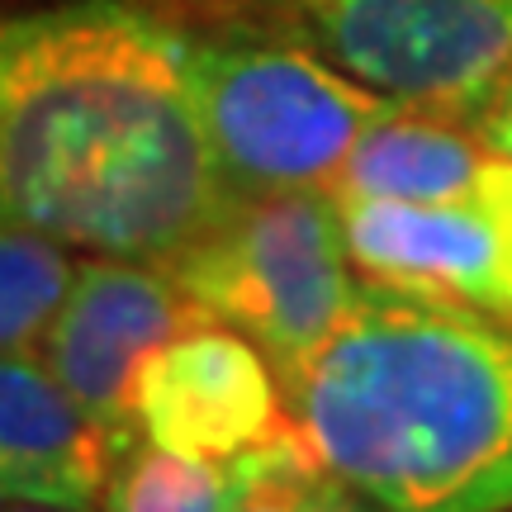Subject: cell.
<instances>
[{
	"label": "cell",
	"instance_id": "obj_1",
	"mask_svg": "<svg viewBox=\"0 0 512 512\" xmlns=\"http://www.w3.org/2000/svg\"><path fill=\"white\" fill-rule=\"evenodd\" d=\"M5 219L95 256L171 266L233 204L190 43L124 0H72L0 34Z\"/></svg>",
	"mask_w": 512,
	"mask_h": 512
},
{
	"label": "cell",
	"instance_id": "obj_8",
	"mask_svg": "<svg viewBox=\"0 0 512 512\" xmlns=\"http://www.w3.org/2000/svg\"><path fill=\"white\" fill-rule=\"evenodd\" d=\"M143 437L185 460H238L290 427L280 375L252 337L200 323L147 361L138 380Z\"/></svg>",
	"mask_w": 512,
	"mask_h": 512
},
{
	"label": "cell",
	"instance_id": "obj_3",
	"mask_svg": "<svg viewBox=\"0 0 512 512\" xmlns=\"http://www.w3.org/2000/svg\"><path fill=\"white\" fill-rule=\"evenodd\" d=\"M204 133L233 195L328 190L347 157L399 105L361 86L313 43L190 38Z\"/></svg>",
	"mask_w": 512,
	"mask_h": 512
},
{
	"label": "cell",
	"instance_id": "obj_15",
	"mask_svg": "<svg viewBox=\"0 0 512 512\" xmlns=\"http://www.w3.org/2000/svg\"><path fill=\"white\" fill-rule=\"evenodd\" d=\"M0 512H81V508H57V503H38V498H5Z\"/></svg>",
	"mask_w": 512,
	"mask_h": 512
},
{
	"label": "cell",
	"instance_id": "obj_5",
	"mask_svg": "<svg viewBox=\"0 0 512 512\" xmlns=\"http://www.w3.org/2000/svg\"><path fill=\"white\" fill-rule=\"evenodd\" d=\"M318 53L403 110L484 114L512 76V0H290Z\"/></svg>",
	"mask_w": 512,
	"mask_h": 512
},
{
	"label": "cell",
	"instance_id": "obj_12",
	"mask_svg": "<svg viewBox=\"0 0 512 512\" xmlns=\"http://www.w3.org/2000/svg\"><path fill=\"white\" fill-rule=\"evenodd\" d=\"M233 475L238 494L228 512H380V503H370L361 489L332 475L294 427L238 456Z\"/></svg>",
	"mask_w": 512,
	"mask_h": 512
},
{
	"label": "cell",
	"instance_id": "obj_6",
	"mask_svg": "<svg viewBox=\"0 0 512 512\" xmlns=\"http://www.w3.org/2000/svg\"><path fill=\"white\" fill-rule=\"evenodd\" d=\"M209 323L176 285V275L147 261L95 256L43 342V366L72 389V399L114 437L119 456L138 446V380L147 361L181 332Z\"/></svg>",
	"mask_w": 512,
	"mask_h": 512
},
{
	"label": "cell",
	"instance_id": "obj_4",
	"mask_svg": "<svg viewBox=\"0 0 512 512\" xmlns=\"http://www.w3.org/2000/svg\"><path fill=\"white\" fill-rule=\"evenodd\" d=\"M342 204L328 190L233 195L219 223L162 271L209 323L266 351L280 384L342 328L356 304Z\"/></svg>",
	"mask_w": 512,
	"mask_h": 512
},
{
	"label": "cell",
	"instance_id": "obj_9",
	"mask_svg": "<svg viewBox=\"0 0 512 512\" xmlns=\"http://www.w3.org/2000/svg\"><path fill=\"white\" fill-rule=\"evenodd\" d=\"M119 465V446L43 366L5 356L0 366V489L57 508L95 512Z\"/></svg>",
	"mask_w": 512,
	"mask_h": 512
},
{
	"label": "cell",
	"instance_id": "obj_10",
	"mask_svg": "<svg viewBox=\"0 0 512 512\" xmlns=\"http://www.w3.org/2000/svg\"><path fill=\"white\" fill-rule=\"evenodd\" d=\"M498 166V152L484 133L460 128L456 119L422 110H394L370 128L347 157L332 185V200H389V204H451L475 195Z\"/></svg>",
	"mask_w": 512,
	"mask_h": 512
},
{
	"label": "cell",
	"instance_id": "obj_2",
	"mask_svg": "<svg viewBox=\"0 0 512 512\" xmlns=\"http://www.w3.org/2000/svg\"><path fill=\"white\" fill-rule=\"evenodd\" d=\"M285 389L290 427L380 512H512V323L361 280Z\"/></svg>",
	"mask_w": 512,
	"mask_h": 512
},
{
	"label": "cell",
	"instance_id": "obj_13",
	"mask_svg": "<svg viewBox=\"0 0 512 512\" xmlns=\"http://www.w3.org/2000/svg\"><path fill=\"white\" fill-rule=\"evenodd\" d=\"M238 494L233 460H185L162 446H133L119 456L105 489V512H228Z\"/></svg>",
	"mask_w": 512,
	"mask_h": 512
},
{
	"label": "cell",
	"instance_id": "obj_14",
	"mask_svg": "<svg viewBox=\"0 0 512 512\" xmlns=\"http://www.w3.org/2000/svg\"><path fill=\"white\" fill-rule=\"evenodd\" d=\"M479 133L489 138L494 152H503V157L512 162V76L503 81V91L489 100V110L479 114Z\"/></svg>",
	"mask_w": 512,
	"mask_h": 512
},
{
	"label": "cell",
	"instance_id": "obj_11",
	"mask_svg": "<svg viewBox=\"0 0 512 512\" xmlns=\"http://www.w3.org/2000/svg\"><path fill=\"white\" fill-rule=\"evenodd\" d=\"M76 266L67 242L48 238L43 228L10 223L0 233V347L5 356H38L57 313L76 285Z\"/></svg>",
	"mask_w": 512,
	"mask_h": 512
},
{
	"label": "cell",
	"instance_id": "obj_7",
	"mask_svg": "<svg viewBox=\"0 0 512 512\" xmlns=\"http://www.w3.org/2000/svg\"><path fill=\"white\" fill-rule=\"evenodd\" d=\"M342 228L361 280L512 323V162L503 152L465 200H351Z\"/></svg>",
	"mask_w": 512,
	"mask_h": 512
}]
</instances>
